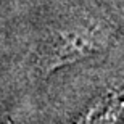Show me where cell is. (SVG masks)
<instances>
[{
    "mask_svg": "<svg viewBox=\"0 0 124 124\" xmlns=\"http://www.w3.org/2000/svg\"><path fill=\"white\" fill-rule=\"evenodd\" d=\"M115 32V24L97 15L85 13L66 19L39 44L32 61L34 73L47 78L68 64L105 52Z\"/></svg>",
    "mask_w": 124,
    "mask_h": 124,
    "instance_id": "1",
    "label": "cell"
},
{
    "mask_svg": "<svg viewBox=\"0 0 124 124\" xmlns=\"http://www.w3.org/2000/svg\"><path fill=\"white\" fill-rule=\"evenodd\" d=\"M78 123H119L124 121V84L111 87L78 116Z\"/></svg>",
    "mask_w": 124,
    "mask_h": 124,
    "instance_id": "2",
    "label": "cell"
}]
</instances>
